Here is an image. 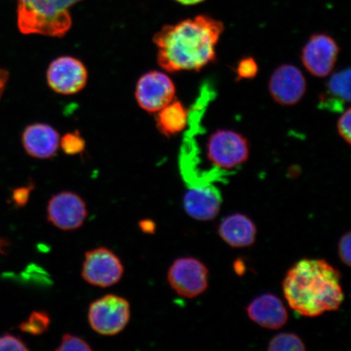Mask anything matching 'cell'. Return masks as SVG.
I'll list each match as a JSON object with an SVG mask.
<instances>
[{
    "label": "cell",
    "instance_id": "obj_1",
    "mask_svg": "<svg viewBox=\"0 0 351 351\" xmlns=\"http://www.w3.org/2000/svg\"><path fill=\"white\" fill-rule=\"evenodd\" d=\"M223 29L221 21L206 15L164 26L153 38L158 64L169 73L200 71L216 60Z\"/></svg>",
    "mask_w": 351,
    "mask_h": 351
},
{
    "label": "cell",
    "instance_id": "obj_10",
    "mask_svg": "<svg viewBox=\"0 0 351 351\" xmlns=\"http://www.w3.org/2000/svg\"><path fill=\"white\" fill-rule=\"evenodd\" d=\"M88 71L80 60L73 56H60L49 65L47 81L51 89L64 95L78 93L84 89Z\"/></svg>",
    "mask_w": 351,
    "mask_h": 351
},
{
    "label": "cell",
    "instance_id": "obj_28",
    "mask_svg": "<svg viewBox=\"0 0 351 351\" xmlns=\"http://www.w3.org/2000/svg\"><path fill=\"white\" fill-rule=\"evenodd\" d=\"M139 228L145 234H155L156 225L152 219H143L139 222Z\"/></svg>",
    "mask_w": 351,
    "mask_h": 351
},
{
    "label": "cell",
    "instance_id": "obj_20",
    "mask_svg": "<svg viewBox=\"0 0 351 351\" xmlns=\"http://www.w3.org/2000/svg\"><path fill=\"white\" fill-rule=\"evenodd\" d=\"M306 350L304 341L295 333H280L269 342V351H304Z\"/></svg>",
    "mask_w": 351,
    "mask_h": 351
},
{
    "label": "cell",
    "instance_id": "obj_27",
    "mask_svg": "<svg viewBox=\"0 0 351 351\" xmlns=\"http://www.w3.org/2000/svg\"><path fill=\"white\" fill-rule=\"evenodd\" d=\"M33 188V186L21 187L13 191L12 199L15 204L19 207H24L27 204L30 192H32Z\"/></svg>",
    "mask_w": 351,
    "mask_h": 351
},
{
    "label": "cell",
    "instance_id": "obj_2",
    "mask_svg": "<svg viewBox=\"0 0 351 351\" xmlns=\"http://www.w3.org/2000/svg\"><path fill=\"white\" fill-rule=\"evenodd\" d=\"M340 271L324 260H302L287 271L283 293L291 308L317 317L340 308L344 301Z\"/></svg>",
    "mask_w": 351,
    "mask_h": 351
},
{
    "label": "cell",
    "instance_id": "obj_22",
    "mask_svg": "<svg viewBox=\"0 0 351 351\" xmlns=\"http://www.w3.org/2000/svg\"><path fill=\"white\" fill-rule=\"evenodd\" d=\"M92 349L91 346L84 339L81 337L69 335L66 333L62 337V341L60 342V345L58 348H56V351H69V350H82V351H90Z\"/></svg>",
    "mask_w": 351,
    "mask_h": 351
},
{
    "label": "cell",
    "instance_id": "obj_8",
    "mask_svg": "<svg viewBox=\"0 0 351 351\" xmlns=\"http://www.w3.org/2000/svg\"><path fill=\"white\" fill-rule=\"evenodd\" d=\"M176 93L174 82L166 73L150 71L138 79L135 98L144 111L156 113L173 102Z\"/></svg>",
    "mask_w": 351,
    "mask_h": 351
},
{
    "label": "cell",
    "instance_id": "obj_9",
    "mask_svg": "<svg viewBox=\"0 0 351 351\" xmlns=\"http://www.w3.org/2000/svg\"><path fill=\"white\" fill-rule=\"evenodd\" d=\"M340 48L335 39L326 34L311 35L302 50L301 60L311 75L324 78L330 75L339 58Z\"/></svg>",
    "mask_w": 351,
    "mask_h": 351
},
{
    "label": "cell",
    "instance_id": "obj_21",
    "mask_svg": "<svg viewBox=\"0 0 351 351\" xmlns=\"http://www.w3.org/2000/svg\"><path fill=\"white\" fill-rule=\"evenodd\" d=\"M258 72V64L252 57L241 59L236 68L237 78L239 80H249L256 77Z\"/></svg>",
    "mask_w": 351,
    "mask_h": 351
},
{
    "label": "cell",
    "instance_id": "obj_29",
    "mask_svg": "<svg viewBox=\"0 0 351 351\" xmlns=\"http://www.w3.org/2000/svg\"><path fill=\"white\" fill-rule=\"evenodd\" d=\"M8 80V72L4 71V70L0 69V98L3 93L4 89H5V86L7 85V82Z\"/></svg>",
    "mask_w": 351,
    "mask_h": 351
},
{
    "label": "cell",
    "instance_id": "obj_30",
    "mask_svg": "<svg viewBox=\"0 0 351 351\" xmlns=\"http://www.w3.org/2000/svg\"><path fill=\"white\" fill-rule=\"evenodd\" d=\"M175 1L182 3L183 5H195V4L204 2V0H175Z\"/></svg>",
    "mask_w": 351,
    "mask_h": 351
},
{
    "label": "cell",
    "instance_id": "obj_4",
    "mask_svg": "<svg viewBox=\"0 0 351 351\" xmlns=\"http://www.w3.org/2000/svg\"><path fill=\"white\" fill-rule=\"evenodd\" d=\"M250 152L251 146L243 134L232 130L215 131L207 143V158L215 181L239 169L248 160Z\"/></svg>",
    "mask_w": 351,
    "mask_h": 351
},
{
    "label": "cell",
    "instance_id": "obj_14",
    "mask_svg": "<svg viewBox=\"0 0 351 351\" xmlns=\"http://www.w3.org/2000/svg\"><path fill=\"white\" fill-rule=\"evenodd\" d=\"M247 311L253 322L271 330H278L288 322L287 310L282 301L271 293L254 298L248 305Z\"/></svg>",
    "mask_w": 351,
    "mask_h": 351
},
{
    "label": "cell",
    "instance_id": "obj_17",
    "mask_svg": "<svg viewBox=\"0 0 351 351\" xmlns=\"http://www.w3.org/2000/svg\"><path fill=\"white\" fill-rule=\"evenodd\" d=\"M350 102V69L333 73L328 79L323 93L319 95V105L332 112H342Z\"/></svg>",
    "mask_w": 351,
    "mask_h": 351
},
{
    "label": "cell",
    "instance_id": "obj_24",
    "mask_svg": "<svg viewBox=\"0 0 351 351\" xmlns=\"http://www.w3.org/2000/svg\"><path fill=\"white\" fill-rule=\"evenodd\" d=\"M351 109L348 108L342 111L341 115L337 121V132L340 137L348 145L351 143Z\"/></svg>",
    "mask_w": 351,
    "mask_h": 351
},
{
    "label": "cell",
    "instance_id": "obj_16",
    "mask_svg": "<svg viewBox=\"0 0 351 351\" xmlns=\"http://www.w3.org/2000/svg\"><path fill=\"white\" fill-rule=\"evenodd\" d=\"M218 234L232 248L251 247L256 239V225L245 215L234 213L226 217L219 223Z\"/></svg>",
    "mask_w": 351,
    "mask_h": 351
},
{
    "label": "cell",
    "instance_id": "obj_6",
    "mask_svg": "<svg viewBox=\"0 0 351 351\" xmlns=\"http://www.w3.org/2000/svg\"><path fill=\"white\" fill-rule=\"evenodd\" d=\"M208 276L209 271L203 262L193 257H182L170 266L167 278L179 296L195 298L207 291Z\"/></svg>",
    "mask_w": 351,
    "mask_h": 351
},
{
    "label": "cell",
    "instance_id": "obj_25",
    "mask_svg": "<svg viewBox=\"0 0 351 351\" xmlns=\"http://www.w3.org/2000/svg\"><path fill=\"white\" fill-rule=\"evenodd\" d=\"M0 350H29L19 337L6 333L0 336Z\"/></svg>",
    "mask_w": 351,
    "mask_h": 351
},
{
    "label": "cell",
    "instance_id": "obj_3",
    "mask_svg": "<svg viewBox=\"0 0 351 351\" xmlns=\"http://www.w3.org/2000/svg\"><path fill=\"white\" fill-rule=\"evenodd\" d=\"M81 0H17V25L24 34L60 38L72 26L69 8Z\"/></svg>",
    "mask_w": 351,
    "mask_h": 351
},
{
    "label": "cell",
    "instance_id": "obj_26",
    "mask_svg": "<svg viewBox=\"0 0 351 351\" xmlns=\"http://www.w3.org/2000/svg\"><path fill=\"white\" fill-rule=\"evenodd\" d=\"M350 232L341 237L339 243V254L340 260L348 267H350Z\"/></svg>",
    "mask_w": 351,
    "mask_h": 351
},
{
    "label": "cell",
    "instance_id": "obj_11",
    "mask_svg": "<svg viewBox=\"0 0 351 351\" xmlns=\"http://www.w3.org/2000/svg\"><path fill=\"white\" fill-rule=\"evenodd\" d=\"M88 216L85 201L76 193L62 191L48 202L47 217L52 225L64 231L81 228Z\"/></svg>",
    "mask_w": 351,
    "mask_h": 351
},
{
    "label": "cell",
    "instance_id": "obj_12",
    "mask_svg": "<svg viewBox=\"0 0 351 351\" xmlns=\"http://www.w3.org/2000/svg\"><path fill=\"white\" fill-rule=\"evenodd\" d=\"M306 80L301 70L285 64L276 68L269 82V90L276 103L293 106L300 102L306 92Z\"/></svg>",
    "mask_w": 351,
    "mask_h": 351
},
{
    "label": "cell",
    "instance_id": "obj_18",
    "mask_svg": "<svg viewBox=\"0 0 351 351\" xmlns=\"http://www.w3.org/2000/svg\"><path fill=\"white\" fill-rule=\"evenodd\" d=\"M156 113L157 128L165 137L181 133L189 124V110L178 100L174 99Z\"/></svg>",
    "mask_w": 351,
    "mask_h": 351
},
{
    "label": "cell",
    "instance_id": "obj_23",
    "mask_svg": "<svg viewBox=\"0 0 351 351\" xmlns=\"http://www.w3.org/2000/svg\"><path fill=\"white\" fill-rule=\"evenodd\" d=\"M60 146L68 155H76L84 150L85 142L77 133L68 134L60 140Z\"/></svg>",
    "mask_w": 351,
    "mask_h": 351
},
{
    "label": "cell",
    "instance_id": "obj_19",
    "mask_svg": "<svg viewBox=\"0 0 351 351\" xmlns=\"http://www.w3.org/2000/svg\"><path fill=\"white\" fill-rule=\"evenodd\" d=\"M51 326L49 315L43 311H35L30 314L26 322L20 324L22 332L29 333L32 335H42L45 333Z\"/></svg>",
    "mask_w": 351,
    "mask_h": 351
},
{
    "label": "cell",
    "instance_id": "obj_7",
    "mask_svg": "<svg viewBox=\"0 0 351 351\" xmlns=\"http://www.w3.org/2000/svg\"><path fill=\"white\" fill-rule=\"evenodd\" d=\"M123 274L124 266L111 250L99 247L86 252L82 276L86 282L107 288L119 282Z\"/></svg>",
    "mask_w": 351,
    "mask_h": 351
},
{
    "label": "cell",
    "instance_id": "obj_5",
    "mask_svg": "<svg viewBox=\"0 0 351 351\" xmlns=\"http://www.w3.org/2000/svg\"><path fill=\"white\" fill-rule=\"evenodd\" d=\"M130 319V305L125 298L108 295L92 302L88 320L93 330L101 335H117L124 330Z\"/></svg>",
    "mask_w": 351,
    "mask_h": 351
},
{
    "label": "cell",
    "instance_id": "obj_15",
    "mask_svg": "<svg viewBox=\"0 0 351 351\" xmlns=\"http://www.w3.org/2000/svg\"><path fill=\"white\" fill-rule=\"evenodd\" d=\"M58 132L49 125H30L22 134V144L30 156L37 159H49L53 157L60 147Z\"/></svg>",
    "mask_w": 351,
    "mask_h": 351
},
{
    "label": "cell",
    "instance_id": "obj_13",
    "mask_svg": "<svg viewBox=\"0 0 351 351\" xmlns=\"http://www.w3.org/2000/svg\"><path fill=\"white\" fill-rule=\"evenodd\" d=\"M221 193L212 184L199 187H189L183 204L189 216L199 221H210L221 210Z\"/></svg>",
    "mask_w": 351,
    "mask_h": 351
}]
</instances>
